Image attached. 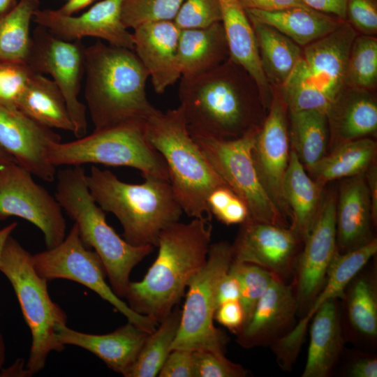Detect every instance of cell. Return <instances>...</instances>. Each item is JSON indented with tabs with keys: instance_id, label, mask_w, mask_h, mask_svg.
<instances>
[{
	"instance_id": "54",
	"label": "cell",
	"mask_w": 377,
	"mask_h": 377,
	"mask_svg": "<svg viewBox=\"0 0 377 377\" xmlns=\"http://www.w3.org/2000/svg\"><path fill=\"white\" fill-rule=\"evenodd\" d=\"M17 226V223L13 222L2 228H0V258L7 239L10 235H11V233L16 228Z\"/></svg>"
},
{
	"instance_id": "25",
	"label": "cell",
	"mask_w": 377,
	"mask_h": 377,
	"mask_svg": "<svg viewBox=\"0 0 377 377\" xmlns=\"http://www.w3.org/2000/svg\"><path fill=\"white\" fill-rule=\"evenodd\" d=\"M370 196L364 175L350 177L340 188L336 206L337 246L344 253L376 238Z\"/></svg>"
},
{
	"instance_id": "14",
	"label": "cell",
	"mask_w": 377,
	"mask_h": 377,
	"mask_svg": "<svg viewBox=\"0 0 377 377\" xmlns=\"http://www.w3.org/2000/svg\"><path fill=\"white\" fill-rule=\"evenodd\" d=\"M10 216L25 219L39 228L47 249L57 246L66 237V221L55 196L15 162L0 165V220Z\"/></svg>"
},
{
	"instance_id": "10",
	"label": "cell",
	"mask_w": 377,
	"mask_h": 377,
	"mask_svg": "<svg viewBox=\"0 0 377 377\" xmlns=\"http://www.w3.org/2000/svg\"><path fill=\"white\" fill-rule=\"evenodd\" d=\"M231 244H211L207 261L191 279L171 346L173 349L210 350L224 353L225 335L214 325L218 286L232 263Z\"/></svg>"
},
{
	"instance_id": "4",
	"label": "cell",
	"mask_w": 377,
	"mask_h": 377,
	"mask_svg": "<svg viewBox=\"0 0 377 377\" xmlns=\"http://www.w3.org/2000/svg\"><path fill=\"white\" fill-rule=\"evenodd\" d=\"M142 175L141 184H130L108 170L91 166L86 179L96 203L120 222L128 244L157 246L160 232L179 221L183 211L168 179Z\"/></svg>"
},
{
	"instance_id": "43",
	"label": "cell",
	"mask_w": 377,
	"mask_h": 377,
	"mask_svg": "<svg viewBox=\"0 0 377 377\" xmlns=\"http://www.w3.org/2000/svg\"><path fill=\"white\" fill-rule=\"evenodd\" d=\"M173 22L180 29L207 27L221 22L218 0H184Z\"/></svg>"
},
{
	"instance_id": "32",
	"label": "cell",
	"mask_w": 377,
	"mask_h": 377,
	"mask_svg": "<svg viewBox=\"0 0 377 377\" xmlns=\"http://www.w3.org/2000/svg\"><path fill=\"white\" fill-rule=\"evenodd\" d=\"M376 142L362 138L333 147L315 165L306 170L308 175L323 187L330 182L364 175L376 161Z\"/></svg>"
},
{
	"instance_id": "13",
	"label": "cell",
	"mask_w": 377,
	"mask_h": 377,
	"mask_svg": "<svg viewBox=\"0 0 377 377\" xmlns=\"http://www.w3.org/2000/svg\"><path fill=\"white\" fill-rule=\"evenodd\" d=\"M84 50L80 40H62L38 26L27 61L32 71L52 77L66 101L76 138L84 136L87 131L86 106L78 99L84 74Z\"/></svg>"
},
{
	"instance_id": "50",
	"label": "cell",
	"mask_w": 377,
	"mask_h": 377,
	"mask_svg": "<svg viewBox=\"0 0 377 377\" xmlns=\"http://www.w3.org/2000/svg\"><path fill=\"white\" fill-rule=\"evenodd\" d=\"M346 374L350 377H376L377 359L376 356L362 354L349 364Z\"/></svg>"
},
{
	"instance_id": "22",
	"label": "cell",
	"mask_w": 377,
	"mask_h": 377,
	"mask_svg": "<svg viewBox=\"0 0 377 377\" xmlns=\"http://www.w3.org/2000/svg\"><path fill=\"white\" fill-rule=\"evenodd\" d=\"M133 30V51L148 71L154 91L163 94L182 76L177 61L180 29L172 20H163Z\"/></svg>"
},
{
	"instance_id": "21",
	"label": "cell",
	"mask_w": 377,
	"mask_h": 377,
	"mask_svg": "<svg viewBox=\"0 0 377 377\" xmlns=\"http://www.w3.org/2000/svg\"><path fill=\"white\" fill-rule=\"evenodd\" d=\"M297 311L293 283L274 276L250 318L237 334L238 343L246 348L271 345L293 328Z\"/></svg>"
},
{
	"instance_id": "8",
	"label": "cell",
	"mask_w": 377,
	"mask_h": 377,
	"mask_svg": "<svg viewBox=\"0 0 377 377\" xmlns=\"http://www.w3.org/2000/svg\"><path fill=\"white\" fill-rule=\"evenodd\" d=\"M0 271L11 283L31 334L27 371L30 375L42 370L52 351L61 352L64 345L56 337L55 327L66 324V314L49 295L47 280L36 272L32 255L11 235L0 258Z\"/></svg>"
},
{
	"instance_id": "27",
	"label": "cell",
	"mask_w": 377,
	"mask_h": 377,
	"mask_svg": "<svg viewBox=\"0 0 377 377\" xmlns=\"http://www.w3.org/2000/svg\"><path fill=\"white\" fill-rule=\"evenodd\" d=\"M310 342L302 377H327L333 371L343 348L338 299L320 306L312 317Z\"/></svg>"
},
{
	"instance_id": "28",
	"label": "cell",
	"mask_w": 377,
	"mask_h": 377,
	"mask_svg": "<svg viewBox=\"0 0 377 377\" xmlns=\"http://www.w3.org/2000/svg\"><path fill=\"white\" fill-rule=\"evenodd\" d=\"M323 188L308 175L295 152L291 149L283 191L290 211V228L303 243L318 216Z\"/></svg>"
},
{
	"instance_id": "47",
	"label": "cell",
	"mask_w": 377,
	"mask_h": 377,
	"mask_svg": "<svg viewBox=\"0 0 377 377\" xmlns=\"http://www.w3.org/2000/svg\"><path fill=\"white\" fill-rule=\"evenodd\" d=\"M214 319L237 334L244 323V310L239 300L227 302L219 305L216 310Z\"/></svg>"
},
{
	"instance_id": "36",
	"label": "cell",
	"mask_w": 377,
	"mask_h": 377,
	"mask_svg": "<svg viewBox=\"0 0 377 377\" xmlns=\"http://www.w3.org/2000/svg\"><path fill=\"white\" fill-rule=\"evenodd\" d=\"M39 0H20L0 13V61L27 63L31 46L30 24Z\"/></svg>"
},
{
	"instance_id": "1",
	"label": "cell",
	"mask_w": 377,
	"mask_h": 377,
	"mask_svg": "<svg viewBox=\"0 0 377 377\" xmlns=\"http://www.w3.org/2000/svg\"><path fill=\"white\" fill-rule=\"evenodd\" d=\"M178 97L191 135L237 138L260 126L267 112L255 80L230 57L204 73L181 76Z\"/></svg>"
},
{
	"instance_id": "5",
	"label": "cell",
	"mask_w": 377,
	"mask_h": 377,
	"mask_svg": "<svg viewBox=\"0 0 377 377\" xmlns=\"http://www.w3.org/2000/svg\"><path fill=\"white\" fill-rule=\"evenodd\" d=\"M144 131L165 161L170 186L183 212L193 219L212 221L207 198L214 189L227 184L190 135L180 106L165 112L158 110L146 121Z\"/></svg>"
},
{
	"instance_id": "52",
	"label": "cell",
	"mask_w": 377,
	"mask_h": 377,
	"mask_svg": "<svg viewBox=\"0 0 377 377\" xmlns=\"http://www.w3.org/2000/svg\"><path fill=\"white\" fill-rule=\"evenodd\" d=\"M365 179L370 196L373 220L377 223V167L374 163L364 173Z\"/></svg>"
},
{
	"instance_id": "56",
	"label": "cell",
	"mask_w": 377,
	"mask_h": 377,
	"mask_svg": "<svg viewBox=\"0 0 377 377\" xmlns=\"http://www.w3.org/2000/svg\"><path fill=\"white\" fill-rule=\"evenodd\" d=\"M15 3V0H0V13L7 11Z\"/></svg>"
},
{
	"instance_id": "9",
	"label": "cell",
	"mask_w": 377,
	"mask_h": 377,
	"mask_svg": "<svg viewBox=\"0 0 377 377\" xmlns=\"http://www.w3.org/2000/svg\"><path fill=\"white\" fill-rule=\"evenodd\" d=\"M144 125L126 124L95 131L68 142H54L49 159L55 167L103 164L131 167L142 175H152L169 181L168 168L161 154L146 138Z\"/></svg>"
},
{
	"instance_id": "30",
	"label": "cell",
	"mask_w": 377,
	"mask_h": 377,
	"mask_svg": "<svg viewBox=\"0 0 377 377\" xmlns=\"http://www.w3.org/2000/svg\"><path fill=\"white\" fill-rule=\"evenodd\" d=\"M245 10L249 17L274 27L301 47L332 32L345 21L308 6L276 11Z\"/></svg>"
},
{
	"instance_id": "38",
	"label": "cell",
	"mask_w": 377,
	"mask_h": 377,
	"mask_svg": "<svg viewBox=\"0 0 377 377\" xmlns=\"http://www.w3.org/2000/svg\"><path fill=\"white\" fill-rule=\"evenodd\" d=\"M345 84L376 91L377 88V38L357 34L348 55Z\"/></svg>"
},
{
	"instance_id": "44",
	"label": "cell",
	"mask_w": 377,
	"mask_h": 377,
	"mask_svg": "<svg viewBox=\"0 0 377 377\" xmlns=\"http://www.w3.org/2000/svg\"><path fill=\"white\" fill-rule=\"evenodd\" d=\"M194 377H244L246 370L227 359L224 353L210 350L193 351Z\"/></svg>"
},
{
	"instance_id": "16",
	"label": "cell",
	"mask_w": 377,
	"mask_h": 377,
	"mask_svg": "<svg viewBox=\"0 0 377 377\" xmlns=\"http://www.w3.org/2000/svg\"><path fill=\"white\" fill-rule=\"evenodd\" d=\"M337 197H323L314 225L303 243L292 281L302 316L322 290L330 265L337 252L336 232Z\"/></svg>"
},
{
	"instance_id": "53",
	"label": "cell",
	"mask_w": 377,
	"mask_h": 377,
	"mask_svg": "<svg viewBox=\"0 0 377 377\" xmlns=\"http://www.w3.org/2000/svg\"><path fill=\"white\" fill-rule=\"evenodd\" d=\"M96 0H68L61 7L57 9L58 12L68 15H72L75 13L84 8Z\"/></svg>"
},
{
	"instance_id": "11",
	"label": "cell",
	"mask_w": 377,
	"mask_h": 377,
	"mask_svg": "<svg viewBox=\"0 0 377 377\" xmlns=\"http://www.w3.org/2000/svg\"><path fill=\"white\" fill-rule=\"evenodd\" d=\"M259 127L234 139L191 137L216 173L245 202L249 218L288 228L289 221L265 191L253 161L251 149Z\"/></svg>"
},
{
	"instance_id": "46",
	"label": "cell",
	"mask_w": 377,
	"mask_h": 377,
	"mask_svg": "<svg viewBox=\"0 0 377 377\" xmlns=\"http://www.w3.org/2000/svg\"><path fill=\"white\" fill-rule=\"evenodd\" d=\"M159 377H194L192 350L173 349L163 364Z\"/></svg>"
},
{
	"instance_id": "41",
	"label": "cell",
	"mask_w": 377,
	"mask_h": 377,
	"mask_svg": "<svg viewBox=\"0 0 377 377\" xmlns=\"http://www.w3.org/2000/svg\"><path fill=\"white\" fill-rule=\"evenodd\" d=\"M33 72L27 63L0 61V106L19 110V101Z\"/></svg>"
},
{
	"instance_id": "23",
	"label": "cell",
	"mask_w": 377,
	"mask_h": 377,
	"mask_svg": "<svg viewBox=\"0 0 377 377\" xmlns=\"http://www.w3.org/2000/svg\"><path fill=\"white\" fill-rule=\"evenodd\" d=\"M56 337L63 345L84 348L96 355L112 370L124 376L135 362L149 333L128 323L112 332L92 334L72 330L66 324L55 327Z\"/></svg>"
},
{
	"instance_id": "51",
	"label": "cell",
	"mask_w": 377,
	"mask_h": 377,
	"mask_svg": "<svg viewBox=\"0 0 377 377\" xmlns=\"http://www.w3.org/2000/svg\"><path fill=\"white\" fill-rule=\"evenodd\" d=\"M304 3L316 10L346 20L347 0H302Z\"/></svg>"
},
{
	"instance_id": "57",
	"label": "cell",
	"mask_w": 377,
	"mask_h": 377,
	"mask_svg": "<svg viewBox=\"0 0 377 377\" xmlns=\"http://www.w3.org/2000/svg\"><path fill=\"white\" fill-rule=\"evenodd\" d=\"M5 360V344L2 334L0 332V374Z\"/></svg>"
},
{
	"instance_id": "15",
	"label": "cell",
	"mask_w": 377,
	"mask_h": 377,
	"mask_svg": "<svg viewBox=\"0 0 377 377\" xmlns=\"http://www.w3.org/2000/svg\"><path fill=\"white\" fill-rule=\"evenodd\" d=\"M272 89V101L256 135L251 156L263 187L288 221V219H290V211L283 191V179L291 150L288 108L281 87Z\"/></svg>"
},
{
	"instance_id": "48",
	"label": "cell",
	"mask_w": 377,
	"mask_h": 377,
	"mask_svg": "<svg viewBox=\"0 0 377 377\" xmlns=\"http://www.w3.org/2000/svg\"><path fill=\"white\" fill-rule=\"evenodd\" d=\"M240 285L237 278L229 270L220 281L216 291L217 308L223 303L239 300Z\"/></svg>"
},
{
	"instance_id": "49",
	"label": "cell",
	"mask_w": 377,
	"mask_h": 377,
	"mask_svg": "<svg viewBox=\"0 0 377 377\" xmlns=\"http://www.w3.org/2000/svg\"><path fill=\"white\" fill-rule=\"evenodd\" d=\"M244 9L276 11L295 6H306L302 0H239Z\"/></svg>"
},
{
	"instance_id": "29",
	"label": "cell",
	"mask_w": 377,
	"mask_h": 377,
	"mask_svg": "<svg viewBox=\"0 0 377 377\" xmlns=\"http://www.w3.org/2000/svg\"><path fill=\"white\" fill-rule=\"evenodd\" d=\"M230 57L222 23L180 30L177 61L182 76L207 71Z\"/></svg>"
},
{
	"instance_id": "35",
	"label": "cell",
	"mask_w": 377,
	"mask_h": 377,
	"mask_svg": "<svg viewBox=\"0 0 377 377\" xmlns=\"http://www.w3.org/2000/svg\"><path fill=\"white\" fill-rule=\"evenodd\" d=\"M347 320L353 332L367 340L377 337V283L374 272H359L345 289Z\"/></svg>"
},
{
	"instance_id": "2",
	"label": "cell",
	"mask_w": 377,
	"mask_h": 377,
	"mask_svg": "<svg viewBox=\"0 0 377 377\" xmlns=\"http://www.w3.org/2000/svg\"><path fill=\"white\" fill-rule=\"evenodd\" d=\"M207 219L175 222L159 234L156 260L139 281H130L125 297L136 313L158 324L179 302L191 279L204 266L211 245Z\"/></svg>"
},
{
	"instance_id": "37",
	"label": "cell",
	"mask_w": 377,
	"mask_h": 377,
	"mask_svg": "<svg viewBox=\"0 0 377 377\" xmlns=\"http://www.w3.org/2000/svg\"><path fill=\"white\" fill-rule=\"evenodd\" d=\"M182 310L174 307L156 330L147 336L135 362L125 377L157 376L171 351L176 337Z\"/></svg>"
},
{
	"instance_id": "7",
	"label": "cell",
	"mask_w": 377,
	"mask_h": 377,
	"mask_svg": "<svg viewBox=\"0 0 377 377\" xmlns=\"http://www.w3.org/2000/svg\"><path fill=\"white\" fill-rule=\"evenodd\" d=\"M357 34L345 20L332 32L302 47L299 61L281 87L288 111L326 114L346 87L348 55Z\"/></svg>"
},
{
	"instance_id": "42",
	"label": "cell",
	"mask_w": 377,
	"mask_h": 377,
	"mask_svg": "<svg viewBox=\"0 0 377 377\" xmlns=\"http://www.w3.org/2000/svg\"><path fill=\"white\" fill-rule=\"evenodd\" d=\"M207 205L212 215L226 225L241 224L249 216L245 202L227 185L214 189Z\"/></svg>"
},
{
	"instance_id": "31",
	"label": "cell",
	"mask_w": 377,
	"mask_h": 377,
	"mask_svg": "<svg viewBox=\"0 0 377 377\" xmlns=\"http://www.w3.org/2000/svg\"><path fill=\"white\" fill-rule=\"evenodd\" d=\"M17 108L42 126L73 133L74 126L61 91L53 80L42 74L31 73Z\"/></svg>"
},
{
	"instance_id": "34",
	"label": "cell",
	"mask_w": 377,
	"mask_h": 377,
	"mask_svg": "<svg viewBox=\"0 0 377 377\" xmlns=\"http://www.w3.org/2000/svg\"><path fill=\"white\" fill-rule=\"evenodd\" d=\"M288 129L290 149L308 170L327 154L330 135L326 114L314 110L288 111Z\"/></svg>"
},
{
	"instance_id": "55",
	"label": "cell",
	"mask_w": 377,
	"mask_h": 377,
	"mask_svg": "<svg viewBox=\"0 0 377 377\" xmlns=\"http://www.w3.org/2000/svg\"><path fill=\"white\" fill-rule=\"evenodd\" d=\"M13 162L16 163L15 159L0 147V165Z\"/></svg>"
},
{
	"instance_id": "3",
	"label": "cell",
	"mask_w": 377,
	"mask_h": 377,
	"mask_svg": "<svg viewBox=\"0 0 377 377\" xmlns=\"http://www.w3.org/2000/svg\"><path fill=\"white\" fill-rule=\"evenodd\" d=\"M84 97L94 130L142 124L158 110L149 101V73L133 50L101 40L84 47Z\"/></svg>"
},
{
	"instance_id": "33",
	"label": "cell",
	"mask_w": 377,
	"mask_h": 377,
	"mask_svg": "<svg viewBox=\"0 0 377 377\" xmlns=\"http://www.w3.org/2000/svg\"><path fill=\"white\" fill-rule=\"evenodd\" d=\"M249 18L266 79L272 88L281 87L299 61L302 47L274 27Z\"/></svg>"
},
{
	"instance_id": "18",
	"label": "cell",
	"mask_w": 377,
	"mask_h": 377,
	"mask_svg": "<svg viewBox=\"0 0 377 377\" xmlns=\"http://www.w3.org/2000/svg\"><path fill=\"white\" fill-rule=\"evenodd\" d=\"M123 0H101L80 15L62 14L53 9H38L33 21L56 37L77 41L85 37L103 40L109 45L133 50L132 33L121 20Z\"/></svg>"
},
{
	"instance_id": "24",
	"label": "cell",
	"mask_w": 377,
	"mask_h": 377,
	"mask_svg": "<svg viewBox=\"0 0 377 377\" xmlns=\"http://www.w3.org/2000/svg\"><path fill=\"white\" fill-rule=\"evenodd\" d=\"M331 149L343 142L377 133L376 91L346 86L326 112Z\"/></svg>"
},
{
	"instance_id": "26",
	"label": "cell",
	"mask_w": 377,
	"mask_h": 377,
	"mask_svg": "<svg viewBox=\"0 0 377 377\" xmlns=\"http://www.w3.org/2000/svg\"><path fill=\"white\" fill-rule=\"evenodd\" d=\"M221 23L227 38L230 57L242 65L255 80L263 103L268 110L273 89L263 73L253 27L239 0H218Z\"/></svg>"
},
{
	"instance_id": "6",
	"label": "cell",
	"mask_w": 377,
	"mask_h": 377,
	"mask_svg": "<svg viewBox=\"0 0 377 377\" xmlns=\"http://www.w3.org/2000/svg\"><path fill=\"white\" fill-rule=\"evenodd\" d=\"M56 176L57 200L75 221L83 244L100 257L114 293L119 297H125L131 271L153 246L128 244L108 223L105 211L89 191L82 165L61 169Z\"/></svg>"
},
{
	"instance_id": "40",
	"label": "cell",
	"mask_w": 377,
	"mask_h": 377,
	"mask_svg": "<svg viewBox=\"0 0 377 377\" xmlns=\"http://www.w3.org/2000/svg\"><path fill=\"white\" fill-rule=\"evenodd\" d=\"M184 0H123L121 20L127 29L147 22L172 20Z\"/></svg>"
},
{
	"instance_id": "19",
	"label": "cell",
	"mask_w": 377,
	"mask_h": 377,
	"mask_svg": "<svg viewBox=\"0 0 377 377\" xmlns=\"http://www.w3.org/2000/svg\"><path fill=\"white\" fill-rule=\"evenodd\" d=\"M376 252V238L351 251L337 252L330 265L325 283L306 313L289 332L270 345L282 369H291L304 342L308 325L320 306L330 299H342L348 284Z\"/></svg>"
},
{
	"instance_id": "39",
	"label": "cell",
	"mask_w": 377,
	"mask_h": 377,
	"mask_svg": "<svg viewBox=\"0 0 377 377\" xmlns=\"http://www.w3.org/2000/svg\"><path fill=\"white\" fill-rule=\"evenodd\" d=\"M229 271L237 278L239 282L241 290L239 302L244 310V325L274 275L258 265L232 261Z\"/></svg>"
},
{
	"instance_id": "12",
	"label": "cell",
	"mask_w": 377,
	"mask_h": 377,
	"mask_svg": "<svg viewBox=\"0 0 377 377\" xmlns=\"http://www.w3.org/2000/svg\"><path fill=\"white\" fill-rule=\"evenodd\" d=\"M34 269L46 280L64 279L81 283L110 303L128 321L150 334L158 324L132 310L105 281L104 265L95 251L82 242L75 223L57 246L32 255Z\"/></svg>"
},
{
	"instance_id": "45",
	"label": "cell",
	"mask_w": 377,
	"mask_h": 377,
	"mask_svg": "<svg viewBox=\"0 0 377 377\" xmlns=\"http://www.w3.org/2000/svg\"><path fill=\"white\" fill-rule=\"evenodd\" d=\"M346 21L358 34L376 36L377 0H347Z\"/></svg>"
},
{
	"instance_id": "20",
	"label": "cell",
	"mask_w": 377,
	"mask_h": 377,
	"mask_svg": "<svg viewBox=\"0 0 377 377\" xmlns=\"http://www.w3.org/2000/svg\"><path fill=\"white\" fill-rule=\"evenodd\" d=\"M58 142L61 136L51 128L20 110L0 106V147L31 175L49 182L54 180L56 167L51 163L48 152L51 145Z\"/></svg>"
},
{
	"instance_id": "17",
	"label": "cell",
	"mask_w": 377,
	"mask_h": 377,
	"mask_svg": "<svg viewBox=\"0 0 377 377\" xmlns=\"http://www.w3.org/2000/svg\"><path fill=\"white\" fill-rule=\"evenodd\" d=\"M303 242L290 228L248 218L232 247V262L258 265L288 282L294 274Z\"/></svg>"
}]
</instances>
